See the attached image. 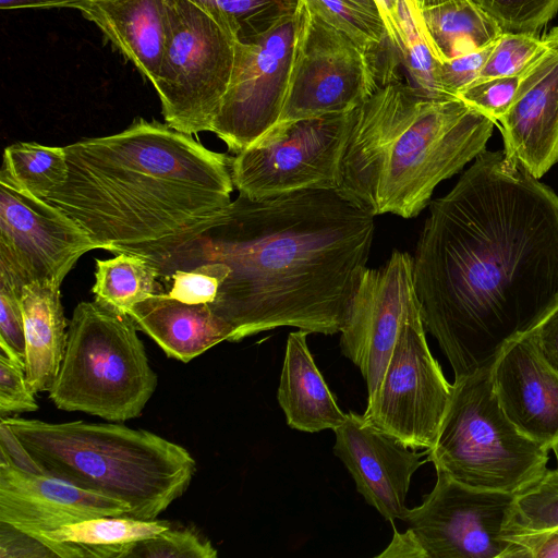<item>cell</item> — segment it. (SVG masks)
<instances>
[{
    "instance_id": "cell-31",
    "label": "cell",
    "mask_w": 558,
    "mask_h": 558,
    "mask_svg": "<svg viewBox=\"0 0 558 558\" xmlns=\"http://www.w3.org/2000/svg\"><path fill=\"white\" fill-rule=\"evenodd\" d=\"M219 13L239 40H248L293 14L300 0H195Z\"/></svg>"
},
{
    "instance_id": "cell-16",
    "label": "cell",
    "mask_w": 558,
    "mask_h": 558,
    "mask_svg": "<svg viewBox=\"0 0 558 558\" xmlns=\"http://www.w3.org/2000/svg\"><path fill=\"white\" fill-rule=\"evenodd\" d=\"M333 453L353 477L356 490L386 520L405 518L407 496L424 453L353 412L335 430Z\"/></svg>"
},
{
    "instance_id": "cell-45",
    "label": "cell",
    "mask_w": 558,
    "mask_h": 558,
    "mask_svg": "<svg viewBox=\"0 0 558 558\" xmlns=\"http://www.w3.org/2000/svg\"><path fill=\"white\" fill-rule=\"evenodd\" d=\"M460 0H414L420 11L427 10L440 4H445L448 2H454Z\"/></svg>"
},
{
    "instance_id": "cell-41",
    "label": "cell",
    "mask_w": 558,
    "mask_h": 558,
    "mask_svg": "<svg viewBox=\"0 0 558 558\" xmlns=\"http://www.w3.org/2000/svg\"><path fill=\"white\" fill-rule=\"evenodd\" d=\"M502 558H558V532L505 537Z\"/></svg>"
},
{
    "instance_id": "cell-10",
    "label": "cell",
    "mask_w": 558,
    "mask_h": 558,
    "mask_svg": "<svg viewBox=\"0 0 558 558\" xmlns=\"http://www.w3.org/2000/svg\"><path fill=\"white\" fill-rule=\"evenodd\" d=\"M437 480L423 502L409 509L404 533L377 557L502 558V529L514 494L484 490L436 469Z\"/></svg>"
},
{
    "instance_id": "cell-6",
    "label": "cell",
    "mask_w": 558,
    "mask_h": 558,
    "mask_svg": "<svg viewBox=\"0 0 558 558\" xmlns=\"http://www.w3.org/2000/svg\"><path fill=\"white\" fill-rule=\"evenodd\" d=\"M137 326L96 300L74 308L49 399L63 411L110 422L140 416L157 388Z\"/></svg>"
},
{
    "instance_id": "cell-20",
    "label": "cell",
    "mask_w": 558,
    "mask_h": 558,
    "mask_svg": "<svg viewBox=\"0 0 558 558\" xmlns=\"http://www.w3.org/2000/svg\"><path fill=\"white\" fill-rule=\"evenodd\" d=\"M75 9L154 84L166 40L165 0H83Z\"/></svg>"
},
{
    "instance_id": "cell-3",
    "label": "cell",
    "mask_w": 558,
    "mask_h": 558,
    "mask_svg": "<svg viewBox=\"0 0 558 558\" xmlns=\"http://www.w3.org/2000/svg\"><path fill=\"white\" fill-rule=\"evenodd\" d=\"M64 150L66 180L44 199L109 252L174 235L231 203V157L167 123L137 118Z\"/></svg>"
},
{
    "instance_id": "cell-25",
    "label": "cell",
    "mask_w": 558,
    "mask_h": 558,
    "mask_svg": "<svg viewBox=\"0 0 558 558\" xmlns=\"http://www.w3.org/2000/svg\"><path fill=\"white\" fill-rule=\"evenodd\" d=\"M421 16L441 62L487 47L502 34L497 23L472 0L423 10Z\"/></svg>"
},
{
    "instance_id": "cell-42",
    "label": "cell",
    "mask_w": 558,
    "mask_h": 558,
    "mask_svg": "<svg viewBox=\"0 0 558 558\" xmlns=\"http://www.w3.org/2000/svg\"><path fill=\"white\" fill-rule=\"evenodd\" d=\"M0 557H57L37 538L0 522Z\"/></svg>"
},
{
    "instance_id": "cell-8",
    "label": "cell",
    "mask_w": 558,
    "mask_h": 558,
    "mask_svg": "<svg viewBox=\"0 0 558 558\" xmlns=\"http://www.w3.org/2000/svg\"><path fill=\"white\" fill-rule=\"evenodd\" d=\"M166 40L153 86L165 122L210 131L229 87L238 36L219 13L195 0H165Z\"/></svg>"
},
{
    "instance_id": "cell-14",
    "label": "cell",
    "mask_w": 558,
    "mask_h": 558,
    "mask_svg": "<svg viewBox=\"0 0 558 558\" xmlns=\"http://www.w3.org/2000/svg\"><path fill=\"white\" fill-rule=\"evenodd\" d=\"M95 248L58 208L0 178V281L19 291L34 282L61 286L78 258Z\"/></svg>"
},
{
    "instance_id": "cell-39",
    "label": "cell",
    "mask_w": 558,
    "mask_h": 558,
    "mask_svg": "<svg viewBox=\"0 0 558 558\" xmlns=\"http://www.w3.org/2000/svg\"><path fill=\"white\" fill-rule=\"evenodd\" d=\"M495 43L476 51L441 62L440 83L447 96L458 98L457 96L462 89L478 80Z\"/></svg>"
},
{
    "instance_id": "cell-7",
    "label": "cell",
    "mask_w": 558,
    "mask_h": 558,
    "mask_svg": "<svg viewBox=\"0 0 558 558\" xmlns=\"http://www.w3.org/2000/svg\"><path fill=\"white\" fill-rule=\"evenodd\" d=\"M492 366L454 379L427 460L466 486L514 494L545 473L549 449L508 420L493 388Z\"/></svg>"
},
{
    "instance_id": "cell-22",
    "label": "cell",
    "mask_w": 558,
    "mask_h": 558,
    "mask_svg": "<svg viewBox=\"0 0 558 558\" xmlns=\"http://www.w3.org/2000/svg\"><path fill=\"white\" fill-rule=\"evenodd\" d=\"M307 331L290 332L277 392L291 428L317 433L335 430L347 413L338 407L307 345Z\"/></svg>"
},
{
    "instance_id": "cell-21",
    "label": "cell",
    "mask_w": 558,
    "mask_h": 558,
    "mask_svg": "<svg viewBox=\"0 0 558 558\" xmlns=\"http://www.w3.org/2000/svg\"><path fill=\"white\" fill-rule=\"evenodd\" d=\"M129 315L167 354L190 362L221 341H230L233 327L209 304H189L157 293L135 304Z\"/></svg>"
},
{
    "instance_id": "cell-28",
    "label": "cell",
    "mask_w": 558,
    "mask_h": 558,
    "mask_svg": "<svg viewBox=\"0 0 558 558\" xmlns=\"http://www.w3.org/2000/svg\"><path fill=\"white\" fill-rule=\"evenodd\" d=\"M398 15L402 32L400 59L408 73V84L425 98H452L442 90L441 61L429 41L421 11L414 0H399Z\"/></svg>"
},
{
    "instance_id": "cell-44",
    "label": "cell",
    "mask_w": 558,
    "mask_h": 558,
    "mask_svg": "<svg viewBox=\"0 0 558 558\" xmlns=\"http://www.w3.org/2000/svg\"><path fill=\"white\" fill-rule=\"evenodd\" d=\"M83 0H0L1 10L16 9H50L69 8L75 9Z\"/></svg>"
},
{
    "instance_id": "cell-4",
    "label": "cell",
    "mask_w": 558,
    "mask_h": 558,
    "mask_svg": "<svg viewBox=\"0 0 558 558\" xmlns=\"http://www.w3.org/2000/svg\"><path fill=\"white\" fill-rule=\"evenodd\" d=\"M494 125L460 98L421 96L389 69L353 112L338 190L374 216L416 217L441 181L486 149Z\"/></svg>"
},
{
    "instance_id": "cell-36",
    "label": "cell",
    "mask_w": 558,
    "mask_h": 558,
    "mask_svg": "<svg viewBox=\"0 0 558 558\" xmlns=\"http://www.w3.org/2000/svg\"><path fill=\"white\" fill-rule=\"evenodd\" d=\"M522 74L477 80L457 97L496 122L511 107Z\"/></svg>"
},
{
    "instance_id": "cell-33",
    "label": "cell",
    "mask_w": 558,
    "mask_h": 558,
    "mask_svg": "<svg viewBox=\"0 0 558 558\" xmlns=\"http://www.w3.org/2000/svg\"><path fill=\"white\" fill-rule=\"evenodd\" d=\"M546 45V36L502 33L487 58L478 80L523 74Z\"/></svg>"
},
{
    "instance_id": "cell-18",
    "label": "cell",
    "mask_w": 558,
    "mask_h": 558,
    "mask_svg": "<svg viewBox=\"0 0 558 558\" xmlns=\"http://www.w3.org/2000/svg\"><path fill=\"white\" fill-rule=\"evenodd\" d=\"M522 74L514 100L498 122L506 155L541 179L558 162V27Z\"/></svg>"
},
{
    "instance_id": "cell-23",
    "label": "cell",
    "mask_w": 558,
    "mask_h": 558,
    "mask_svg": "<svg viewBox=\"0 0 558 558\" xmlns=\"http://www.w3.org/2000/svg\"><path fill=\"white\" fill-rule=\"evenodd\" d=\"M59 284L34 282L22 288L27 384L34 393L48 391L66 347V320Z\"/></svg>"
},
{
    "instance_id": "cell-46",
    "label": "cell",
    "mask_w": 558,
    "mask_h": 558,
    "mask_svg": "<svg viewBox=\"0 0 558 558\" xmlns=\"http://www.w3.org/2000/svg\"><path fill=\"white\" fill-rule=\"evenodd\" d=\"M353 1H355L360 5L366 8L367 10H369L372 12H375V13L379 14L378 8H377V4H376L375 0H353Z\"/></svg>"
},
{
    "instance_id": "cell-38",
    "label": "cell",
    "mask_w": 558,
    "mask_h": 558,
    "mask_svg": "<svg viewBox=\"0 0 558 558\" xmlns=\"http://www.w3.org/2000/svg\"><path fill=\"white\" fill-rule=\"evenodd\" d=\"M38 410L35 393L31 390L24 365L0 353V413L5 417L11 413Z\"/></svg>"
},
{
    "instance_id": "cell-1",
    "label": "cell",
    "mask_w": 558,
    "mask_h": 558,
    "mask_svg": "<svg viewBox=\"0 0 558 558\" xmlns=\"http://www.w3.org/2000/svg\"><path fill=\"white\" fill-rule=\"evenodd\" d=\"M424 327L454 379L558 302V194L502 150H483L429 203L413 256Z\"/></svg>"
},
{
    "instance_id": "cell-30",
    "label": "cell",
    "mask_w": 558,
    "mask_h": 558,
    "mask_svg": "<svg viewBox=\"0 0 558 558\" xmlns=\"http://www.w3.org/2000/svg\"><path fill=\"white\" fill-rule=\"evenodd\" d=\"M306 10L372 53L389 40L381 16L353 0H301Z\"/></svg>"
},
{
    "instance_id": "cell-35",
    "label": "cell",
    "mask_w": 558,
    "mask_h": 558,
    "mask_svg": "<svg viewBox=\"0 0 558 558\" xmlns=\"http://www.w3.org/2000/svg\"><path fill=\"white\" fill-rule=\"evenodd\" d=\"M229 269L221 263H204L187 270H173L159 279L169 283L166 293L189 304H210L226 280Z\"/></svg>"
},
{
    "instance_id": "cell-5",
    "label": "cell",
    "mask_w": 558,
    "mask_h": 558,
    "mask_svg": "<svg viewBox=\"0 0 558 558\" xmlns=\"http://www.w3.org/2000/svg\"><path fill=\"white\" fill-rule=\"evenodd\" d=\"M1 418L44 473L125 501V517L155 520L185 493L196 471L184 447L145 429Z\"/></svg>"
},
{
    "instance_id": "cell-34",
    "label": "cell",
    "mask_w": 558,
    "mask_h": 558,
    "mask_svg": "<svg viewBox=\"0 0 558 558\" xmlns=\"http://www.w3.org/2000/svg\"><path fill=\"white\" fill-rule=\"evenodd\" d=\"M211 543L191 527H172L137 542L128 558H216Z\"/></svg>"
},
{
    "instance_id": "cell-11",
    "label": "cell",
    "mask_w": 558,
    "mask_h": 558,
    "mask_svg": "<svg viewBox=\"0 0 558 558\" xmlns=\"http://www.w3.org/2000/svg\"><path fill=\"white\" fill-rule=\"evenodd\" d=\"M452 389L429 351L416 298L363 415L408 447L428 451L436 442Z\"/></svg>"
},
{
    "instance_id": "cell-17",
    "label": "cell",
    "mask_w": 558,
    "mask_h": 558,
    "mask_svg": "<svg viewBox=\"0 0 558 558\" xmlns=\"http://www.w3.org/2000/svg\"><path fill=\"white\" fill-rule=\"evenodd\" d=\"M120 499L15 464L1 450L0 522L34 535L99 517L126 515Z\"/></svg>"
},
{
    "instance_id": "cell-24",
    "label": "cell",
    "mask_w": 558,
    "mask_h": 558,
    "mask_svg": "<svg viewBox=\"0 0 558 558\" xmlns=\"http://www.w3.org/2000/svg\"><path fill=\"white\" fill-rule=\"evenodd\" d=\"M171 524L125 515L99 517L32 535L59 558H128L133 546Z\"/></svg>"
},
{
    "instance_id": "cell-2",
    "label": "cell",
    "mask_w": 558,
    "mask_h": 558,
    "mask_svg": "<svg viewBox=\"0 0 558 558\" xmlns=\"http://www.w3.org/2000/svg\"><path fill=\"white\" fill-rule=\"evenodd\" d=\"M374 217L338 189L260 201L239 194L174 235L111 252L144 256L158 278L204 263L226 265L209 306L233 327L231 342L278 327L333 335L366 268Z\"/></svg>"
},
{
    "instance_id": "cell-37",
    "label": "cell",
    "mask_w": 558,
    "mask_h": 558,
    "mask_svg": "<svg viewBox=\"0 0 558 558\" xmlns=\"http://www.w3.org/2000/svg\"><path fill=\"white\" fill-rule=\"evenodd\" d=\"M21 293L0 281V350L7 357L24 365L25 332Z\"/></svg>"
},
{
    "instance_id": "cell-19",
    "label": "cell",
    "mask_w": 558,
    "mask_h": 558,
    "mask_svg": "<svg viewBox=\"0 0 558 558\" xmlns=\"http://www.w3.org/2000/svg\"><path fill=\"white\" fill-rule=\"evenodd\" d=\"M492 381L508 420L547 449L558 448V373L525 332L501 349L492 366Z\"/></svg>"
},
{
    "instance_id": "cell-26",
    "label": "cell",
    "mask_w": 558,
    "mask_h": 558,
    "mask_svg": "<svg viewBox=\"0 0 558 558\" xmlns=\"http://www.w3.org/2000/svg\"><path fill=\"white\" fill-rule=\"evenodd\" d=\"M155 266L144 256L119 252L110 259H96L95 300L108 308L128 314L141 301L166 292Z\"/></svg>"
},
{
    "instance_id": "cell-12",
    "label": "cell",
    "mask_w": 558,
    "mask_h": 558,
    "mask_svg": "<svg viewBox=\"0 0 558 558\" xmlns=\"http://www.w3.org/2000/svg\"><path fill=\"white\" fill-rule=\"evenodd\" d=\"M377 86L376 53L365 51L349 36L311 14L304 5L278 122L351 112L365 102Z\"/></svg>"
},
{
    "instance_id": "cell-29",
    "label": "cell",
    "mask_w": 558,
    "mask_h": 558,
    "mask_svg": "<svg viewBox=\"0 0 558 558\" xmlns=\"http://www.w3.org/2000/svg\"><path fill=\"white\" fill-rule=\"evenodd\" d=\"M557 466L546 470L534 483L514 493L502 536L558 532V448L553 450Z\"/></svg>"
},
{
    "instance_id": "cell-40",
    "label": "cell",
    "mask_w": 558,
    "mask_h": 558,
    "mask_svg": "<svg viewBox=\"0 0 558 558\" xmlns=\"http://www.w3.org/2000/svg\"><path fill=\"white\" fill-rule=\"evenodd\" d=\"M525 333L541 357L558 373V302Z\"/></svg>"
},
{
    "instance_id": "cell-43",
    "label": "cell",
    "mask_w": 558,
    "mask_h": 558,
    "mask_svg": "<svg viewBox=\"0 0 558 558\" xmlns=\"http://www.w3.org/2000/svg\"><path fill=\"white\" fill-rule=\"evenodd\" d=\"M398 1L399 0H375L378 12L384 21L387 36L400 54L402 47V32L398 15Z\"/></svg>"
},
{
    "instance_id": "cell-32",
    "label": "cell",
    "mask_w": 558,
    "mask_h": 558,
    "mask_svg": "<svg viewBox=\"0 0 558 558\" xmlns=\"http://www.w3.org/2000/svg\"><path fill=\"white\" fill-rule=\"evenodd\" d=\"M500 27L502 33L539 31L558 12V0H472Z\"/></svg>"
},
{
    "instance_id": "cell-13",
    "label": "cell",
    "mask_w": 558,
    "mask_h": 558,
    "mask_svg": "<svg viewBox=\"0 0 558 558\" xmlns=\"http://www.w3.org/2000/svg\"><path fill=\"white\" fill-rule=\"evenodd\" d=\"M304 14L298 10L268 31L236 44L231 81L211 132L239 154L279 120Z\"/></svg>"
},
{
    "instance_id": "cell-9",
    "label": "cell",
    "mask_w": 558,
    "mask_h": 558,
    "mask_svg": "<svg viewBox=\"0 0 558 558\" xmlns=\"http://www.w3.org/2000/svg\"><path fill=\"white\" fill-rule=\"evenodd\" d=\"M353 112L276 123L231 157L233 186L253 201L301 190L338 189Z\"/></svg>"
},
{
    "instance_id": "cell-27",
    "label": "cell",
    "mask_w": 558,
    "mask_h": 558,
    "mask_svg": "<svg viewBox=\"0 0 558 558\" xmlns=\"http://www.w3.org/2000/svg\"><path fill=\"white\" fill-rule=\"evenodd\" d=\"M68 177L64 147L17 142L5 147L0 178L34 196L45 198Z\"/></svg>"
},
{
    "instance_id": "cell-15",
    "label": "cell",
    "mask_w": 558,
    "mask_h": 558,
    "mask_svg": "<svg viewBox=\"0 0 558 558\" xmlns=\"http://www.w3.org/2000/svg\"><path fill=\"white\" fill-rule=\"evenodd\" d=\"M415 299L413 257L407 252L395 250L384 267H366L361 276L340 330V349L360 368L367 398L380 383Z\"/></svg>"
}]
</instances>
